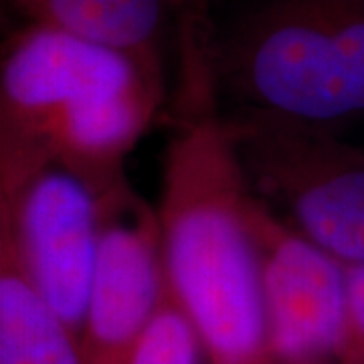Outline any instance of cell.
Listing matches in <instances>:
<instances>
[{"instance_id": "cell-11", "label": "cell", "mask_w": 364, "mask_h": 364, "mask_svg": "<svg viewBox=\"0 0 364 364\" xmlns=\"http://www.w3.org/2000/svg\"><path fill=\"white\" fill-rule=\"evenodd\" d=\"M334 360L364 364V263L346 265V318Z\"/></svg>"}, {"instance_id": "cell-1", "label": "cell", "mask_w": 364, "mask_h": 364, "mask_svg": "<svg viewBox=\"0 0 364 364\" xmlns=\"http://www.w3.org/2000/svg\"><path fill=\"white\" fill-rule=\"evenodd\" d=\"M208 39L198 18L178 31L156 208L164 272L210 364H277L249 229L251 193L215 100Z\"/></svg>"}, {"instance_id": "cell-3", "label": "cell", "mask_w": 364, "mask_h": 364, "mask_svg": "<svg viewBox=\"0 0 364 364\" xmlns=\"http://www.w3.org/2000/svg\"><path fill=\"white\" fill-rule=\"evenodd\" d=\"M219 112L340 136L364 122V0H245L210 25Z\"/></svg>"}, {"instance_id": "cell-9", "label": "cell", "mask_w": 364, "mask_h": 364, "mask_svg": "<svg viewBox=\"0 0 364 364\" xmlns=\"http://www.w3.org/2000/svg\"><path fill=\"white\" fill-rule=\"evenodd\" d=\"M0 364H83L79 338L35 287L0 219Z\"/></svg>"}, {"instance_id": "cell-4", "label": "cell", "mask_w": 364, "mask_h": 364, "mask_svg": "<svg viewBox=\"0 0 364 364\" xmlns=\"http://www.w3.org/2000/svg\"><path fill=\"white\" fill-rule=\"evenodd\" d=\"M223 117L249 193L344 265L364 263V150L334 134Z\"/></svg>"}, {"instance_id": "cell-2", "label": "cell", "mask_w": 364, "mask_h": 364, "mask_svg": "<svg viewBox=\"0 0 364 364\" xmlns=\"http://www.w3.org/2000/svg\"><path fill=\"white\" fill-rule=\"evenodd\" d=\"M168 90L130 55L59 28L28 25L0 63V196L49 166L102 196L126 178V158L166 112Z\"/></svg>"}, {"instance_id": "cell-5", "label": "cell", "mask_w": 364, "mask_h": 364, "mask_svg": "<svg viewBox=\"0 0 364 364\" xmlns=\"http://www.w3.org/2000/svg\"><path fill=\"white\" fill-rule=\"evenodd\" d=\"M249 229L275 363L334 360L346 318V265L253 195Z\"/></svg>"}, {"instance_id": "cell-7", "label": "cell", "mask_w": 364, "mask_h": 364, "mask_svg": "<svg viewBox=\"0 0 364 364\" xmlns=\"http://www.w3.org/2000/svg\"><path fill=\"white\" fill-rule=\"evenodd\" d=\"M35 287L67 328L81 336L100 247V205L71 172L49 166L13 196H0Z\"/></svg>"}, {"instance_id": "cell-8", "label": "cell", "mask_w": 364, "mask_h": 364, "mask_svg": "<svg viewBox=\"0 0 364 364\" xmlns=\"http://www.w3.org/2000/svg\"><path fill=\"white\" fill-rule=\"evenodd\" d=\"M28 25L59 28L130 55L166 87L186 0H6Z\"/></svg>"}, {"instance_id": "cell-10", "label": "cell", "mask_w": 364, "mask_h": 364, "mask_svg": "<svg viewBox=\"0 0 364 364\" xmlns=\"http://www.w3.org/2000/svg\"><path fill=\"white\" fill-rule=\"evenodd\" d=\"M205 346L164 272L158 306L136 344L130 364H198Z\"/></svg>"}, {"instance_id": "cell-12", "label": "cell", "mask_w": 364, "mask_h": 364, "mask_svg": "<svg viewBox=\"0 0 364 364\" xmlns=\"http://www.w3.org/2000/svg\"><path fill=\"white\" fill-rule=\"evenodd\" d=\"M310 364H340L336 360H328V363H310Z\"/></svg>"}, {"instance_id": "cell-6", "label": "cell", "mask_w": 364, "mask_h": 364, "mask_svg": "<svg viewBox=\"0 0 364 364\" xmlns=\"http://www.w3.org/2000/svg\"><path fill=\"white\" fill-rule=\"evenodd\" d=\"M97 205L100 247L79 350L83 364H130L164 284L160 223L128 181Z\"/></svg>"}]
</instances>
